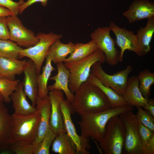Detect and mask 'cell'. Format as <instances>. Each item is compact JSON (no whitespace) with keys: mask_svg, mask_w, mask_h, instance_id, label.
<instances>
[{"mask_svg":"<svg viewBox=\"0 0 154 154\" xmlns=\"http://www.w3.org/2000/svg\"><path fill=\"white\" fill-rule=\"evenodd\" d=\"M71 103L73 114L81 115L103 111L111 107L104 94L98 87L87 81L82 84L75 92Z\"/></svg>","mask_w":154,"mask_h":154,"instance_id":"obj_1","label":"cell"},{"mask_svg":"<svg viewBox=\"0 0 154 154\" xmlns=\"http://www.w3.org/2000/svg\"><path fill=\"white\" fill-rule=\"evenodd\" d=\"M133 110V106L126 104L81 115V119L78 122L80 126V135L88 139L91 138L98 142L103 137L107 124L111 118Z\"/></svg>","mask_w":154,"mask_h":154,"instance_id":"obj_2","label":"cell"},{"mask_svg":"<svg viewBox=\"0 0 154 154\" xmlns=\"http://www.w3.org/2000/svg\"><path fill=\"white\" fill-rule=\"evenodd\" d=\"M106 61V56L99 49L82 60L64 63L70 72L69 87L74 94L80 85L87 81L91 73L92 67L96 62L101 64Z\"/></svg>","mask_w":154,"mask_h":154,"instance_id":"obj_3","label":"cell"},{"mask_svg":"<svg viewBox=\"0 0 154 154\" xmlns=\"http://www.w3.org/2000/svg\"><path fill=\"white\" fill-rule=\"evenodd\" d=\"M11 116L13 141H20L33 144L39 122L38 112L27 114L14 112Z\"/></svg>","mask_w":154,"mask_h":154,"instance_id":"obj_4","label":"cell"},{"mask_svg":"<svg viewBox=\"0 0 154 154\" xmlns=\"http://www.w3.org/2000/svg\"><path fill=\"white\" fill-rule=\"evenodd\" d=\"M119 116L111 118L106 126L104 135L98 142L106 154H121L123 148L125 130Z\"/></svg>","mask_w":154,"mask_h":154,"instance_id":"obj_5","label":"cell"},{"mask_svg":"<svg viewBox=\"0 0 154 154\" xmlns=\"http://www.w3.org/2000/svg\"><path fill=\"white\" fill-rule=\"evenodd\" d=\"M36 36L38 38V42L31 47L23 48L20 54L21 57H27L33 61L39 74L50 46L55 40L62 38V36L52 32L47 34L40 33Z\"/></svg>","mask_w":154,"mask_h":154,"instance_id":"obj_6","label":"cell"},{"mask_svg":"<svg viewBox=\"0 0 154 154\" xmlns=\"http://www.w3.org/2000/svg\"><path fill=\"white\" fill-rule=\"evenodd\" d=\"M132 70V66L128 65L125 69L113 74H109L103 70L101 63L96 62L92 66L91 73L104 85L110 87L123 96L127 87L129 76Z\"/></svg>","mask_w":154,"mask_h":154,"instance_id":"obj_7","label":"cell"},{"mask_svg":"<svg viewBox=\"0 0 154 154\" xmlns=\"http://www.w3.org/2000/svg\"><path fill=\"white\" fill-rule=\"evenodd\" d=\"M119 117L125 128L124 144L122 153L143 154L138 131L139 123L132 111L123 113Z\"/></svg>","mask_w":154,"mask_h":154,"instance_id":"obj_8","label":"cell"},{"mask_svg":"<svg viewBox=\"0 0 154 154\" xmlns=\"http://www.w3.org/2000/svg\"><path fill=\"white\" fill-rule=\"evenodd\" d=\"M60 102L65 129L75 146L77 154H90L88 151L91 149L89 139L77 133L71 118L73 113L71 104L65 99L63 92L60 96Z\"/></svg>","mask_w":154,"mask_h":154,"instance_id":"obj_9","label":"cell"},{"mask_svg":"<svg viewBox=\"0 0 154 154\" xmlns=\"http://www.w3.org/2000/svg\"><path fill=\"white\" fill-rule=\"evenodd\" d=\"M110 31L109 27H98L91 34L90 37L105 55L107 63L114 66L119 62V52L116 47V41L111 37Z\"/></svg>","mask_w":154,"mask_h":154,"instance_id":"obj_10","label":"cell"},{"mask_svg":"<svg viewBox=\"0 0 154 154\" xmlns=\"http://www.w3.org/2000/svg\"><path fill=\"white\" fill-rule=\"evenodd\" d=\"M7 20L10 40L26 48L31 47L38 42L37 36L32 31L24 26L17 15L7 17Z\"/></svg>","mask_w":154,"mask_h":154,"instance_id":"obj_11","label":"cell"},{"mask_svg":"<svg viewBox=\"0 0 154 154\" xmlns=\"http://www.w3.org/2000/svg\"><path fill=\"white\" fill-rule=\"evenodd\" d=\"M109 27L115 34L116 43L120 49L119 62L123 61L124 53L126 50L132 51L137 55L136 36L133 31L120 27L112 21L110 22Z\"/></svg>","mask_w":154,"mask_h":154,"instance_id":"obj_12","label":"cell"},{"mask_svg":"<svg viewBox=\"0 0 154 154\" xmlns=\"http://www.w3.org/2000/svg\"><path fill=\"white\" fill-rule=\"evenodd\" d=\"M35 108L40 118L37 134L33 145L34 153L50 128L51 105L48 95L43 98L38 97Z\"/></svg>","mask_w":154,"mask_h":154,"instance_id":"obj_13","label":"cell"},{"mask_svg":"<svg viewBox=\"0 0 154 154\" xmlns=\"http://www.w3.org/2000/svg\"><path fill=\"white\" fill-rule=\"evenodd\" d=\"M123 15L130 23L154 17V3L149 0H135Z\"/></svg>","mask_w":154,"mask_h":154,"instance_id":"obj_14","label":"cell"},{"mask_svg":"<svg viewBox=\"0 0 154 154\" xmlns=\"http://www.w3.org/2000/svg\"><path fill=\"white\" fill-rule=\"evenodd\" d=\"M24 90L33 106L35 107L38 97L37 73L35 65L30 59L27 60L23 70Z\"/></svg>","mask_w":154,"mask_h":154,"instance_id":"obj_15","label":"cell"},{"mask_svg":"<svg viewBox=\"0 0 154 154\" xmlns=\"http://www.w3.org/2000/svg\"><path fill=\"white\" fill-rule=\"evenodd\" d=\"M63 92L54 90L49 91L48 94L51 105L49 127L56 134L61 131H66L60 102V96Z\"/></svg>","mask_w":154,"mask_h":154,"instance_id":"obj_16","label":"cell"},{"mask_svg":"<svg viewBox=\"0 0 154 154\" xmlns=\"http://www.w3.org/2000/svg\"><path fill=\"white\" fill-rule=\"evenodd\" d=\"M57 73L50 77V80H54L53 84L48 86L49 91L54 90L62 91L65 95L66 100L71 103L74 99V94L70 90L69 87L70 72L63 62L56 64Z\"/></svg>","mask_w":154,"mask_h":154,"instance_id":"obj_17","label":"cell"},{"mask_svg":"<svg viewBox=\"0 0 154 154\" xmlns=\"http://www.w3.org/2000/svg\"><path fill=\"white\" fill-rule=\"evenodd\" d=\"M12 142L11 116L2 103L0 104V151L8 150Z\"/></svg>","mask_w":154,"mask_h":154,"instance_id":"obj_18","label":"cell"},{"mask_svg":"<svg viewBox=\"0 0 154 154\" xmlns=\"http://www.w3.org/2000/svg\"><path fill=\"white\" fill-rule=\"evenodd\" d=\"M154 33V17L147 19L146 25L141 27L136 34L138 49L137 55L142 56L151 50L150 46Z\"/></svg>","mask_w":154,"mask_h":154,"instance_id":"obj_19","label":"cell"},{"mask_svg":"<svg viewBox=\"0 0 154 154\" xmlns=\"http://www.w3.org/2000/svg\"><path fill=\"white\" fill-rule=\"evenodd\" d=\"M27 96L24 90L23 82L20 81L10 97L14 112L27 114L37 111L36 108L28 102Z\"/></svg>","mask_w":154,"mask_h":154,"instance_id":"obj_20","label":"cell"},{"mask_svg":"<svg viewBox=\"0 0 154 154\" xmlns=\"http://www.w3.org/2000/svg\"><path fill=\"white\" fill-rule=\"evenodd\" d=\"M137 76L129 78L125 91L123 97L128 104L143 108L148 100L143 96L139 90Z\"/></svg>","mask_w":154,"mask_h":154,"instance_id":"obj_21","label":"cell"},{"mask_svg":"<svg viewBox=\"0 0 154 154\" xmlns=\"http://www.w3.org/2000/svg\"><path fill=\"white\" fill-rule=\"evenodd\" d=\"M27 60L8 58L0 56V72L3 77L15 80L16 76L21 74Z\"/></svg>","mask_w":154,"mask_h":154,"instance_id":"obj_22","label":"cell"},{"mask_svg":"<svg viewBox=\"0 0 154 154\" xmlns=\"http://www.w3.org/2000/svg\"><path fill=\"white\" fill-rule=\"evenodd\" d=\"M75 44L70 41L67 44L62 43L60 39L55 40L51 45L47 56L50 57L55 64L63 62L74 50Z\"/></svg>","mask_w":154,"mask_h":154,"instance_id":"obj_23","label":"cell"},{"mask_svg":"<svg viewBox=\"0 0 154 154\" xmlns=\"http://www.w3.org/2000/svg\"><path fill=\"white\" fill-rule=\"evenodd\" d=\"M52 150L59 154H77L74 144L65 131L56 134L52 144Z\"/></svg>","mask_w":154,"mask_h":154,"instance_id":"obj_24","label":"cell"},{"mask_svg":"<svg viewBox=\"0 0 154 154\" xmlns=\"http://www.w3.org/2000/svg\"><path fill=\"white\" fill-rule=\"evenodd\" d=\"M87 81L98 87L108 98L112 108L128 104L123 96H121L110 87L104 85L100 80L90 73Z\"/></svg>","mask_w":154,"mask_h":154,"instance_id":"obj_25","label":"cell"},{"mask_svg":"<svg viewBox=\"0 0 154 154\" xmlns=\"http://www.w3.org/2000/svg\"><path fill=\"white\" fill-rule=\"evenodd\" d=\"M44 66L41 73L38 74L37 77L38 97L43 98L48 95V83L52 72L55 70L52 66L51 58L47 56Z\"/></svg>","mask_w":154,"mask_h":154,"instance_id":"obj_26","label":"cell"},{"mask_svg":"<svg viewBox=\"0 0 154 154\" xmlns=\"http://www.w3.org/2000/svg\"><path fill=\"white\" fill-rule=\"evenodd\" d=\"M98 49L97 45L92 40L86 43H76L74 50L65 59L63 62H74L82 60L89 56Z\"/></svg>","mask_w":154,"mask_h":154,"instance_id":"obj_27","label":"cell"},{"mask_svg":"<svg viewBox=\"0 0 154 154\" xmlns=\"http://www.w3.org/2000/svg\"><path fill=\"white\" fill-rule=\"evenodd\" d=\"M138 131L143 154H154V132L139 123Z\"/></svg>","mask_w":154,"mask_h":154,"instance_id":"obj_28","label":"cell"},{"mask_svg":"<svg viewBox=\"0 0 154 154\" xmlns=\"http://www.w3.org/2000/svg\"><path fill=\"white\" fill-rule=\"evenodd\" d=\"M139 87L143 97L148 100L151 94V88L154 83V73L148 69L141 72L137 76Z\"/></svg>","mask_w":154,"mask_h":154,"instance_id":"obj_29","label":"cell"},{"mask_svg":"<svg viewBox=\"0 0 154 154\" xmlns=\"http://www.w3.org/2000/svg\"><path fill=\"white\" fill-rule=\"evenodd\" d=\"M23 49L10 39L0 40V56L10 59H18Z\"/></svg>","mask_w":154,"mask_h":154,"instance_id":"obj_30","label":"cell"},{"mask_svg":"<svg viewBox=\"0 0 154 154\" xmlns=\"http://www.w3.org/2000/svg\"><path fill=\"white\" fill-rule=\"evenodd\" d=\"M20 82L19 80H12L4 77L0 78V93L4 102H10V96Z\"/></svg>","mask_w":154,"mask_h":154,"instance_id":"obj_31","label":"cell"},{"mask_svg":"<svg viewBox=\"0 0 154 154\" xmlns=\"http://www.w3.org/2000/svg\"><path fill=\"white\" fill-rule=\"evenodd\" d=\"M56 136L50 128L43 137L34 154H49L50 149Z\"/></svg>","mask_w":154,"mask_h":154,"instance_id":"obj_32","label":"cell"},{"mask_svg":"<svg viewBox=\"0 0 154 154\" xmlns=\"http://www.w3.org/2000/svg\"><path fill=\"white\" fill-rule=\"evenodd\" d=\"M136 107L138 110L135 115L138 123L154 132V117L147 111L143 110L141 107Z\"/></svg>","mask_w":154,"mask_h":154,"instance_id":"obj_33","label":"cell"},{"mask_svg":"<svg viewBox=\"0 0 154 154\" xmlns=\"http://www.w3.org/2000/svg\"><path fill=\"white\" fill-rule=\"evenodd\" d=\"M7 149L17 154H34L32 144L20 141H13L9 146Z\"/></svg>","mask_w":154,"mask_h":154,"instance_id":"obj_34","label":"cell"},{"mask_svg":"<svg viewBox=\"0 0 154 154\" xmlns=\"http://www.w3.org/2000/svg\"><path fill=\"white\" fill-rule=\"evenodd\" d=\"M25 2L24 0H19L18 2L12 0H0V6L7 9L14 15H17L19 7Z\"/></svg>","mask_w":154,"mask_h":154,"instance_id":"obj_35","label":"cell"},{"mask_svg":"<svg viewBox=\"0 0 154 154\" xmlns=\"http://www.w3.org/2000/svg\"><path fill=\"white\" fill-rule=\"evenodd\" d=\"M7 17H0V40L9 39Z\"/></svg>","mask_w":154,"mask_h":154,"instance_id":"obj_36","label":"cell"},{"mask_svg":"<svg viewBox=\"0 0 154 154\" xmlns=\"http://www.w3.org/2000/svg\"><path fill=\"white\" fill-rule=\"evenodd\" d=\"M48 0H27L22 4L19 7V13L21 14L28 7L37 2H40L44 6H46L47 4Z\"/></svg>","mask_w":154,"mask_h":154,"instance_id":"obj_37","label":"cell"},{"mask_svg":"<svg viewBox=\"0 0 154 154\" xmlns=\"http://www.w3.org/2000/svg\"><path fill=\"white\" fill-rule=\"evenodd\" d=\"M143 108L149 112L154 117V100L153 98L149 99Z\"/></svg>","mask_w":154,"mask_h":154,"instance_id":"obj_38","label":"cell"},{"mask_svg":"<svg viewBox=\"0 0 154 154\" xmlns=\"http://www.w3.org/2000/svg\"><path fill=\"white\" fill-rule=\"evenodd\" d=\"M14 15L7 9L0 6V17H7Z\"/></svg>","mask_w":154,"mask_h":154,"instance_id":"obj_39","label":"cell"},{"mask_svg":"<svg viewBox=\"0 0 154 154\" xmlns=\"http://www.w3.org/2000/svg\"><path fill=\"white\" fill-rule=\"evenodd\" d=\"M3 102H4L3 98L0 93V104L3 103Z\"/></svg>","mask_w":154,"mask_h":154,"instance_id":"obj_40","label":"cell"},{"mask_svg":"<svg viewBox=\"0 0 154 154\" xmlns=\"http://www.w3.org/2000/svg\"><path fill=\"white\" fill-rule=\"evenodd\" d=\"M2 77V75H1V73H0V78H1V77Z\"/></svg>","mask_w":154,"mask_h":154,"instance_id":"obj_41","label":"cell"},{"mask_svg":"<svg viewBox=\"0 0 154 154\" xmlns=\"http://www.w3.org/2000/svg\"></svg>","mask_w":154,"mask_h":154,"instance_id":"obj_42","label":"cell"}]
</instances>
